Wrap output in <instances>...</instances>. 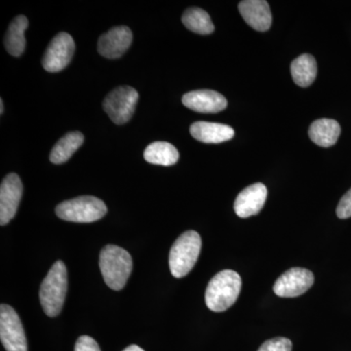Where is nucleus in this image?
<instances>
[{
	"mask_svg": "<svg viewBox=\"0 0 351 351\" xmlns=\"http://www.w3.org/2000/svg\"><path fill=\"white\" fill-rule=\"evenodd\" d=\"M241 286V277L234 270L219 271L210 280L205 292L208 308L215 313L228 311L239 299Z\"/></svg>",
	"mask_w": 351,
	"mask_h": 351,
	"instance_id": "f257e3e1",
	"label": "nucleus"
},
{
	"mask_svg": "<svg viewBox=\"0 0 351 351\" xmlns=\"http://www.w3.org/2000/svg\"><path fill=\"white\" fill-rule=\"evenodd\" d=\"M68 291V271L66 265L58 261L51 267L44 278L40 288V302L44 313L49 317H55L63 308Z\"/></svg>",
	"mask_w": 351,
	"mask_h": 351,
	"instance_id": "f03ea898",
	"label": "nucleus"
},
{
	"mask_svg": "<svg viewBox=\"0 0 351 351\" xmlns=\"http://www.w3.org/2000/svg\"><path fill=\"white\" fill-rule=\"evenodd\" d=\"M132 267L131 255L121 247L108 245L101 251V272L106 284L112 290L119 291L124 288Z\"/></svg>",
	"mask_w": 351,
	"mask_h": 351,
	"instance_id": "7ed1b4c3",
	"label": "nucleus"
},
{
	"mask_svg": "<svg viewBox=\"0 0 351 351\" xmlns=\"http://www.w3.org/2000/svg\"><path fill=\"white\" fill-rule=\"evenodd\" d=\"M200 235L195 230H188L180 235L170 250L169 267L176 278L188 276L195 267L201 251Z\"/></svg>",
	"mask_w": 351,
	"mask_h": 351,
	"instance_id": "20e7f679",
	"label": "nucleus"
},
{
	"mask_svg": "<svg viewBox=\"0 0 351 351\" xmlns=\"http://www.w3.org/2000/svg\"><path fill=\"white\" fill-rule=\"evenodd\" d=\"M107 212L104 201L94 196H80L64 201L56 208L60 219L73 223H93L103 218Z\"/></svg>",
	"mask_w": 351,
	"mask_h": 351,
	"instance_id": "39448f33",
	"label": "nucleus"
},
{
	"mask_svg": "<svg viewBox=\"0 0 351 351\" xmlns=\"http://www.w3.org/2000/svg\"><path fill=\"white\" fill-rule=\"evenodd\" d=\"M138 100L137 90L129 86L115 88L104 100L103 107L115 124L127 123L135 112Z\"/></svg>",
	"mask_w": 351,
	"mask_h": 351,
	"instance_id": "423d86ee",
	"label": "nucleus"
},
{
	"mask_svg": "<svg viewBox=\"0 0 351 351\" xmlns=\"http://www.w3.org/2000/svg\"><path fill=\"white\" fill-rule=\"evenodd\" d=\"M0 339L6 351H27V338L19 315L7 304L0 306Z\"/></svg>",
	"mask_w": 351,
	"mask_h": 351,
	"instance_id": "0eeeda50",
	"label": "nucleus"
},
{
	"mask_svg": "<svg viewBox=\"0 0 351 351\" xmlns=\"http://www.w3.org/2000/svg\"><path fill=\"white\" fill-rule=\"evenodd\" d=\"M75 44L71 36L66 32H60L51 40L44 53L43 66L49 73L63 71L71 63L75 54Z\"/></svg>",
	"mask_w": 351,
	"mask_h": 351,
	"instance_id": "6e6552de",
	"label": "nucleus"
},
{
	"mask_svg": "<svg viewBox=\"0 0 351 351\" xmlns=\"http://www.w3.org/2000/svg\"><path fill=\"white\" fill-rule=\"evenodd\" d=\"M314 283V276L311 270L293 267L277 278L274 292L281 298H295L304 295Z\"/></svg>",
	"mask_w": 351,
	"mask_h": 351,
	"instance_id": "1a4fd4ad",
	"label": "nucleus"
},
{
	"mask_svg": "<svg viewBox=\"0 0 351 351\" xmlns=\"http://www.w3.org/2000/svg\"><path fill=\"white\" fill-rule=\"evenodd\" d=\"M23 195L19 176L9 174L0 186V225L5 226L15 217Z\"/></svg>",
	"mask_w": 351,
	"mask_h": 351,
	"instance_id": "9d476101",
	"label": "nucleus"
},
{
	"mask_svg": "<svg viewBox=\"0 0 351 351\" xmlns=\"http://www.w3.org/2000/svg\"><path fill=\"white\" fill-rule=\"evenodd\" d=\"M132 40L133 34L129 27L124 25L112 27L99 38V53L108 59H119L129 49Z\"/></svg>",
	"mask_w": 351,
	"mask_h": 351,
	"instance_id": "9b49d317",
	"label": "nucleus"
},
{
	"mask_svg": "<svg viewBox=\"0 0 351 351\" xmlns=\"http://www.w3.org/2000/svg\"><path fill=\"white\" fill-rule=\"evenodd\" d=\"M182 104L189 110L199 113H218L228 107V101L223 95L213 90H195L184 94Z\"/></svg>",
	"mask_w": 351,
	"mask_h": 351,
	"instance_id": "f8f14e48",
	"label": "nucleus"
},
{
	"mask_svg": "<svg viewBox=\"0 0 351 351\" xmlns=\"http://www.w3.org/2000/svg\"><path fill=\"white\" fill-rule=\"evenodd\" d=\"M267 197L265 184L257 182L244 189L237 195L234 202V211L240 218H249L260 213Z\"/></svg>",
	"mask_w": 351,
	"mask_h": 351,
	"instance_id": "ddd939ff",
	"label": "nucleus"
},
{
	"mask_svg": "<svg viewBox=\"0 0 351 351\" xmlns=\"http://www.w3.org/2000/svg\"><path fill=\"white\" fill-rule=\"evenodd\" d=\"M239 9L245 22L255 31L267 32L271 27L272 15L265 0H244Z\"/></svg>",
	"mask_w": 351,
	"mask_h": 351,
	"instance_id": "4468645a",
	"label": "nucleus"
},
{
	"mask_svg": "<svg viewBox=\"0 0 351 351\" xmlns=\"http://www.w3.org/2000/svg\"><path fill=\"white\" fill-rule=\"evenodd\" d=\"M191 136L205 144H219L234 137L232 127L213 122L197 121L191 126Z\"/></svg>",
	"mask_w": 351,
	"mask_h": 351,
	"instance_id": "2eb2a0df",
	"label": "nucleus"
},
{
	"mask_svg": "<svg viewBox=\"0 0 351 351\" xmlns=\"http://www.w3.org/2000/svg\"><path fill=\"white\" fill-rule=\"evenodd\" d=\"M308 135L314 144L322 147H330L338 141L341 135V126L334 119L315 120L309 127Z\"/></svg>",
	"mask_w": 351,
	"mask_h": 351,
	"instance_id": "dca6fc26",
	"label": "nucleus"
},
{
	"mask_svg": "<svg viewBox=\"0 0 351 351\" xmlns=\"http://www.w3.org/2000/svg\"><path fill=\"white\" fill-rule=\"evenodd\" d=\"M29 27V20L25 16H17L9 25L4 44L7 52L14 57H20L25 48V32Z\"/></svg>",
	"mask_w": 351,
	"mask_h": 351,
	"instance_id": "f3484780",
	"label": "nucleus"
},
{
	"mask_svg": "<svg viewBox=\"0 0 351 351\" xmlns=\"http://www.w3.org/2000/svg\"><path fill=\"white\" fill-rule=\"evenodd\" d=\"M293 80L300 87L311 86L317 75V64L313 55L302 54L291 64Z\"/></svg>",
	"mask_w": 351,
	"mask_h": 351,
	"instance_id": "a211bd4d",
	"label": "nucleus"
},
{
	"mask_svg": "<svg viewBox=\"0 0 351 351\" xmlns=\"http://www.w3.org/2000/svg\"><path fill=\"white\" fill-rule=\"evenodd\" d=\"M84 142V136L80 132H69L54 145L50 154L51 162H66Z\"/></svg>",
	"mask_w": 351,
	"mask_h": 351,
	"instance_id": "6ab92c4d",
	"label": "nucleus"
},
{
	"mask_svg": "<svg viewBox=\"0 0 351 351\" xmlns=\"http://www.w3.org/2000/svg\"><path fill=\"white\" fill-rule=\"evenodd\" d=\"M179 152L170 143L154 142L145 149V160L156 165L172 166L179 160Z\"/></svg>",
	"mask_w": 351,
	"mask_h": 351,
	"instance_id": "aec40b11",
	"label": "nucleus"
},
{
	"mask_svg": "<svg viewBox=\"0 0 351 351\" xmlns=\"http://www.w3.org/2000/svg\"><path fill=\"white\" fill-rule=\"evenodd\" d=\"M182 24L189 31L199 34H210L214 32L215 27L209 14L203 9L193 7L184 11L182 17Z\"/></svg>",
	"mask_w": 351,
	"mask_h": 351,
	"instance_id": "412c9836",
	"label": "nucleus"
},
{
	"mask_svg": "<svg viewBox=\"0 0 351 351\" xmlns=\"http://www.w3.org/2000/svg\"><path fill=\"white\" fill-rule=\"evenodd\" d=\"M292 348L290 339L279 337L265 341L258 351H292Z\"/></svg>",
	"mask_w": 351,
	"mask_h": 351,
	"instance_id": "4be33fe9",
	"label": "nucleus"
},
{
	"mask_svg": "<svg viewBox=\"0 0 351 351\" xmlns=\"http://www.w3.org/2000/svg\"><path fill=\"white\" fill-rule=\"evenodd\" d=\"M336 212L339 219L351 218V189L339 200Z\"/></svg>",
	"mask_w": 351,
	"mask_h": 351,
	"instance_id": "5701e85b",
	"label": "nucleus"
},
{
	"mask_svg": "<svg viewBox=\"0 0 351 351\" xmlns=\"http://www.w3.org/2000/svg\"><path fill=\"white\" fill-rule=\"evenodd\" d=\"M75 351H101L97 341L89 336H82L75 343Z\"/></svg>",
	"mask_w": 351,
	"mask_h": 351,
	"instance_id": "b1692460",
	"label": "nucleus"
},
{
	"mask_svg": "<svg viewBox=\"0 0 351 351\" xmlns=\"http://www.w3.org/2000/svg\"><path fill=\"white\" fill-rule=\"evenodd\" d=\"M123 351H145V350H143V348H141L140 346L133 345V346H128V348H126L125 350H124Z\"/></svg>",
	"mask_w": 351,
	"mask_h": 351,
	"instance_id": "393cba45",
	"label": "nucleus"
},
{
	"mask_svg": "<svg viewBox=\"0 0 351 351\" xmlns=\"http://www.w3.org/2000/svg\"><path fill=\"white\" fill-rule=\"evenodd\" d=\"M3 110H4V105H3V101H2V99L1 100H0V113H3Z\"/></svg>",
	"mask_w": 351,
	"mask_h": 351,
	"instance_id": "a878e982",
	"label": "nucleus"
}]
</instances>
